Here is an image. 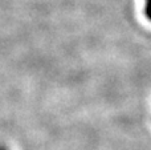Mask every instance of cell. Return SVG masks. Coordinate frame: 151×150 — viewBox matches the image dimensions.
Returning a JSON list of instances; mask_svg holds the SVG:
<instances>
[{
  "label": "cell",
  "instance_id": "obj_1",
  "mask_svg": "<svg viewBox=\"0 0 151 150\" xmlns=\"http://www.w3.org/2000/svg\"><path fill=\"white\" fill-rule=\"evenodd\" d=\"M145 15L151 21V0H145Z\"/></svg>",
  "mask_w": 151,
  "mask_h": 150
},
{
  "label": "cell",
  "instance_id": "obj_2",
  "mask_svg": "<svg viewBox=\"0 0 151 150\" xmlns=\"http://www.w3.org/2000/svg\"><path fill=\"white\" fill-rule=\"evenodd\" d=\"M0 150H8L7 148H4V146H0Z\"/></svg>",
  "mask_w": 151,
  "mask_h": 150
}]
</instances>
